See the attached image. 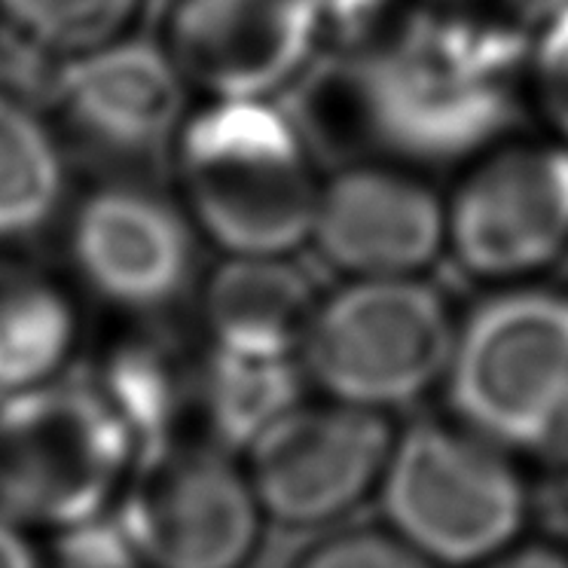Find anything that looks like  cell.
Returning a JSON list of instances; mask_svg holds the SVG:
<instances>
[{
    "mask_svg": "<svg viewBox=\"0 0 568 568\" xmlns=\"http://www.w3.org/2000/svg\"><path fill=\"white\" fill-rule=\"evenodd\" d=\"M74 339L68 300L34 272L0 260V392L43 383Z\"/></svg>",
    "mask_w": 568,
    "mask_h": 568,
    "instance_id": "cell-15",
    "label": "cell"
},
{
    "mask_svg": "<svg viewBox=\"0 0 568 568\" xmlns=\"http://www.w3.org/2000/svg\"><path fill=\"white\" fill-rule=\"evenodd\" d=\"M456 339L434 287L413 275L355 278L318 306L303 355L334 400L383 409L419 397L449 373Z\"/></svg>",
    "mask_w": 568,
    "mask_h": 568,
    "instance_id": "cell-4",
    "label": "cell"
},
{
    "mask_svg": "<svg viewBox=\"0 0 568 568\" xmlns=\"http://www.w3.org/2000/svg\"><path fill=\"white\" fill-rule=\"evenodd\" d=\"M315 315L312 282L284 254H233L205 294L217 348L247 358H287L303 348Z\"/></svg>",
    "mask_w": 568,
    "mask_h": 568,
    "instance_id": "cell-14",
    "label": "cell"
},
{
    "mask_svg": "<svg viewBox=\"0 0 568 568\" xmlns=\"http://www.w3.org/2000/svg\"><path fill=\"white\" fill-rule=\"evenodd\" d=\"M446 242L483 278H514L568 247V153L510 148L483 160L446 211Z\"/></svg>",
    "mask_w": 568,
    "mask_h": 568,
    "instance_id": "cell-9",
    "label": "cell"
},
{
    "mask_svg": "<svg viewBox=\"0 0 568 568\" xmlns=\"http://www.w3.org/2000/svg\"><path fill=\"white\" fill-rule=\"evenodd\" d=\"M184 74L150 43H101L55 71V99L101 148L138 153L165 141L184 111Z\"/></svg>",
    "mask_w": 568,
    "mask_h": 568,
    "instance_id": "cell-13",
    "label": "cell"
},
{
    "mask_svg": "<svg viewBox=\"0 0 568 568\" xmlns=\"http://www.w3.org/2000/svg\"><path fill=\"white\" fill-rule=\"evenodd\" d=\"M34 562V556L26 547V541L19 538V531L13 529L10 519L0 517V568H16Z\"/></svg>",
    "mask_w": 568,
    "mask_h": 568,
    "instance_id": "cell-24",
    "label": "cell"
},
{
    "mask_svg": "<svg viewBox=\"0 0 568 568\" xmlns=\"http://www.w3.org/2000/svg\"><path fill=\"white\" fill-rule=\"evenodd\" d=\"M531 92L547 123L568 138V0L544 22L531 47Z\"/></svg>",
    "mask_w": 568,
    "mask_h": 568,
    "instance_id": "cell-20",
    "label": "cell"
},
{
    "mask_svg": "<svg viewBox=\"0 0 568 568\" xmlns=\"http://www.w3.org/2000/svg\"><path fill=\"white\" fill-rule=\"evenodd\" d=\"M71 251L101 297L129 310H153L181 291L193 266L184 217L162 199L111 186L87 199Z\"/></svg>",
    "mask_w": 568,
    "mask_h": 568,
    "instance_id": "cell-12",
    "label": "cell"
},
{
    "mask_svg": "<svg viewBox=\"0 0 568 568\" xmlns=\"http://www.w3.org/2000/svg\"><path fill=\"white\" fill-rule=\"evenodd\" d=\"M303 562L312 568H404L422 566L425 559L400 538H385L376 531H352L334 541H324Z\"/></svg>",
    "mask_w": 568,
    "mask_h": 568,
    "instance_id": "cell-22",
    "label": "cell"
},
{
    "mask_svg": "<svg viewBox=\"0 0 568 568\" xmlns=\"http://www.w3.org/2000/svg\"><path fill=\"white\" fill-rule=\"evenodd\" d=\"M120 523L141 559L165 568H233L257 544L260 498L214 446L141 449Z\"/></svg>",
    "mask_w": 568,
    "mask_h": 568,
    "instance_id": "cell-6",
    "label": "cell"
},
{
    "mask_svg": "<svg viewBox=\"0 0 568 568\" xmlns=\"http://www.w3.org/2000/svg\"><path fill=\"white\" fill-rule=\"evenodd\" d=\"M205 407L223 440L251 444L272 419L294 407L287 358H247L217 348L205 383Z\"/></svg>",
    "mask_w": 568,
    "mask_h": 568,
    "instance_id": "cell-17",
    "label": "cell"
},
{
    "mask_svg": "<svg viewBox=\"0 0 568 568\" xmlns=\"http://www.w3.org/2000/svg\"><path fill=\"white\" fill-rule=\"evenodd\" d=\"M449 383L458 413L495 444L550 440L568 422V297L489 300L458 334Z\"/></svg>",
    "mask_w": 568,
    "mask_h": 568,
    "instance_id": "cell-5",
    "label": "cell"
},
{
    "mask_svg": "<svg viewBox=\"0 0 568 568\" xmlns=\"http://www.w3.org/2000/svg\"><path fill=\"white\" fill-rule=\"evenodd\" d=\"M22 34L55 52L95 50L111 43L138 10V0H0Z\"/></svg>",
    "mask_w": 568,
    "mask_h": 568,
    "instance_id": "cell-19",
    "label": "cell"
},
{
    "mask_svg": "<svg viewBox=\"0 0 568 568\" xmlns=\"http://www.w3.org/2000/svg\"><path fill=\"white\" fill-rule=\"evenodd\" d=\"M505 50L486 31L422 26L379 68L373 92L383 135L413 148L446 150L477 138L501 111Z\"/></svg>",
    "mask_w": 568,
    "mask_h": 568,
    "instance_id": "cell-8",
    "label": "cell"
},
{
    "mask_svg": "<svg viewBox=\"0 0 568 568\" xmlns=\"http://www.w3.org/2000/svg\"><path fill=\"white\" fill-rule=\"evenodd\" d=\"M379 3L383 0H312V7H315L322 22L331 19V22H339V26H355L361 19H367Z\"/></svg>",
    "mask_w": 568,
    "mask_h": 568,
    "instance_id": "cell-23",
    "label": "cell"
},
{
    "mask_svg": "<svg viewBox=\"0 0 568 568\" xmlns=\"http://www.w3.org/2000/svg\"><path fill=\"white\" fill-rule=\"evenodd\" d=\"M62 156L34 113L0 95V239L38 233L59 209Z\"/></svg>",
    "mask_w": 568,
    "mask_h": 568,
    "instance_id": "cell-16",
    "label": "cell"
},
{
    "mask_svg": "<svg viewBox=\"0 0 568 568\" xmlns=\"http://www.w3.org/2000/svg\"><path fill=\"white\" fill-rule=\"evenodd\" d=\"M55 556L64 566L77 568H125L141 559L120 517L101 514L64 526L55 541Z\"/></svg>",
    "mask_w": 568,
    "mask_h": 568,
    "instance_id": "cell-21",
    "label": "cell"
},
{
    "mask_svg": "<svg viewBox=\"0 0 568 568\" xmlns=\"http://www.w3.org/2000/svg\"><path fill=\"white\" fill-rule=\"evenodd\" d=\"M318 28L312 0H178L169 55L217 99H263L300 74Z\"/></svg>",
    "mask_w": 568,
    "mask_h": 568,
    "instance_id": "cell-10",
    "label": "cell"
},
{
    "mask_svg": "<svg viewBox=\"0 0 568 568\" xmlns=\"http://www.w3.org/2000/svg\"><path fill=\"white\" fill-rule=\"evenodd\" d=\"M135 437L104 392L38 383L0 400V517L71 526L101 514Z\"/></svg>",
    "mask_w": 568,
    "mask_h": 568,
    "instance_id": "cell-2",
    "label": "cell"
},
{
    "mask_svg": "<svg viewBox=\"0 0 568 568\" xmlns=\"http://www.w3.org/2000/svg\"><path fill=\"white\" fill-rule=\"evenodd\" d=\"M312 239L336 270L355 278L416 275L444 247L446 211L409 174L352 165L322 186Z\"/></svg>",
    "mask_w": 568,
    "mask_h": 568,
    "instance_id": "cell-11",
    "label": "cell"
},
{
    "mask_svg": "<svg viewBox=\"0 0 568 568\" xmlns=\"http://www.w3.org/2000/svg\"><path fill=\"white\" fill-rule=\"evenodd\" d=\"M392 428L379 409L346 400L284 409L251 440V486L260 507L287 526H315L346 514L392 456Z\"/></svg>",
    "mask_w": 568,
    "mask_h": 568,
    "instance_id": "cell-7",
    "label": "cell"
},
{
    "mask_svg": "<svg viewBox=\"0 0 568 568\" xmlns=\"http://www.w3.org/2000/svg\"><path fill=\"white\" fill-rule=\"evenodd\" d=\"M181 181L205 233L230 254H287L312 239L322 186L287 113L217 99L181 135Z\"/></svg>",
    "mask_w": 568,
    "mask_h": 568,
    "instance_id": "cell-1",
    "label": "cell"
},
{
    "mask_svg": "<svg viewBox=\"0 0 568 568\" xmlns=\"http://www.w3.org/2000/svg\"><path fill=\"white\" fill-rule=\"evenodd\" d=\"M101 392L141 449L174 440V419L184 407V388L172 361L153 346H125L116 352L104 373Z\"/></svg>",
    "mask_w": 568,
    "mask_h": 568,
    "instance_id": "cell-18",
    "label": "cell"
},
{
    "mask_svg": "<svg viewBox=\"0 0 568 568\" xmlns=\"http://www.w3.org/2000/svg\"><path fill=\"white\" fill-rule=\"evenodd\" d=\"M383 507L425 562H483L517 538L526 489L477 428L422 422L400 434L383 470Z\"/></svg>",
    "mask_w": 568,
    "mask_h": 568,
    "instance_id": "cell-3",
    "label": "cell"
}]
</instances>
